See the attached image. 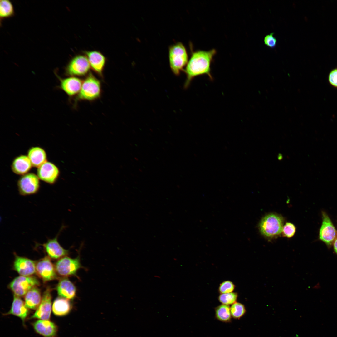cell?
Wrapping results in <instances>:
<instances>
[{"label": "cell", "mask_w": 337, "mask_h": 337, "mask_svg": "<svg viewBox=\"0 0 337 337\" xmlns=\"http://www.w3.org/2000/svg\"><path fill=\"white\" fill-rule=\"evenodd\" d=\"M169 59L173 72L175 75H179L188 61L186 48L182 43L177 42L170 46Z\"/></svg>", "instance_id": "obj_2"}, {"label": "cell", "mask_w": 337, "mask_h": 337, "mask_svg": "<svg viewBox=\"0 0 337 337\" xmlns=\"http://www.w3.org/2000/svg\"><path fill=\"white\" fill-rule=\"evenodd\" d=\"M283 224L282 218L280 215L271 213L265 216L261 221L259 228L261 233L268 237H272L282 232Z\"/></svg>", "instance_id": "obj_3"}, {"label": "cell", "mask_w": 337, "mask_h": 337, "mask_svg": "<svg viewBox=\"0 0 337 337\" xmlns=\"http://www.w3.org/2000/svg\"><path fill=\"white\" fill-rule=\"evenodd\" d=\"M84 53L92 69L102 77L103 71L106 62V58L105 56L97 51H85Z\"/></svg>", "instance_id": "obj_16"}, {"label": "cell", "mask_w": 337, "mask_h": 337, "mask_svg": "<svg viewBox=\"0 0 337 337\" xmlns=\"http://www.w3.org/2000/svg\"><path fill=\"white\" fill-rule=\"evenodd\" d=\"M15 259L13 267L20 275L23 276H30L36 272V265L34 261L25 257L15 254Z\"/></svg>", "instance_id": "obj_15"}, {"label": "cell", "mask_w": 337, "mask_h": 337, "mask_svg": "<svg viewBox=\"0 0 337 337\" xmlns=\"http://www.w3.org/2000/svg\"><path fill=\"white\" fill-rule=\"evenodd\" d=\"M14 7L11 2L8 0L0 1V17L1 20L10 17L14 14Z\"/></svg>", "instance_id": "obj_25"}, {"label": "cell", "mask_w": 337, "mask_h": 337, "mask_svg": "<svg viewBox=\"0 0 337 337\" xmlns=\"http://www.w3.org/2000/svg\"><path fill=\"white\" fill-rule=\"evenodd\" d=\"M237 297V293L232 292L220 294L218 296V300L222 304L229 305L236 302Z\"/></svg>", "instance_id": "obj_27"}, {"label": "cell", "mask_w": 337, "mask_h": 337, "mask_svg": "<svg viewBox=\"0 0 337 337\" xmlns=\"http://www.w3.org/2000/svg\"><path fill=\"white\" fill-rule=\"evenodd\" d=\"M51 310V290L47 288L44 292L40 304L31 318L49 320Z\"/></svg>", "instance_id": "obj_12"}, {"label": "cell", "mask_w": 337, "mask_h": 337, "mask_svg": "<svg viewBox=\"0 0 337 337\" xmlns=\"http://www.w3.org/2000/svg\"><path fill=\"white\" fill-rule=\"evenodd\" d=\"M32 325L36 332L44 337H55L57 335L56 325L49 320H38Z\"/></svg>", "instance_id": "obj_17"}, {"label": "cell", "mask_w": 337, "mask_h": 337, "mask_svg": "<svg viewBox=\"0 0 337 337\" xmlns=\"http://www.w3.org/2000/svg\"><path fill=\"white\" fill-rule=\"evenodd\" d=\"M42 298L40 290L37 287L30 290L25 295V304L28 309H37L40 304Z\"/></svg>", "instance_id": "obj_21"}, {"label": "cell", "mask_w": 337, "mask_h": 337, "mask_svg": "<svg viewBox=\"0 0 337 337\" xmlns=\"http://www.w3.org/2000/svg\"><path fill=\"white\" fill-rule=\"evenodd\" d=\"M27 156L33 167L38 168L46 161V152L39 147L30 148L28 151Z\"/></svg>", "instance_id": "obj_22"}, {"label": "cell", "mask_w": 337, "mask_h": 337, "mask_svg": "<svg viewBox=\"0 0 337 337\" xmlns=\"http://www.w3.org/2000/svg\"><path fill=\"white\" fill-rule=\"evenodd\" d=\"M65 227H61L56 237L52 239H48L42 246L49 256L53 259H58L66 256L69 253L68 250L64 249L59 244L58 238L61 231Z\"/></svg>", "instance_id": "obj_11"}, {"label": "cell", "mask_w": 337, "mask_h": 337, "mask_svg": "<svg viewBox=\"0 0 337 337\" xmlns=\"http://www.w3.org/2000/svg\"><path fill=\"white\" fill-rule=\"evenodd\" d=\"M230 311L232 318L239 320L245 315L246 310L243 304L236 302L232 305L230 307Z\"/></svg>", "instance_id": "obj_26"}, {"label": "cell", "mask_w": 337, "mask_h": 337, "mask_svg": "<svg viewBox=\"0 0 337 337\" xmlns=\"http://www.w3.org/2000/svg\"><path fill=\"white\" fill-rule=\"evenodd\" d=\"M264 42L265 45L272 48H275L277 44V40L272 33L266 35L264 37Z\"/></svg>", "instance_id": "obj_30"}, {"label": "cell", "mask_w": 337, "mask_h": 337, "mask_svg": "<svg viewBox=\"0 0 337 337\" xmlns=\"http://www.w3.org/2000/svg\"><path fill=\"white\" fill-rule=\"evenodd\" d=\"M32 166L31 163L28 156L20 155L16 158L13 161L12 168L15 173L24 174L31 168Z\"/></svg>", "instance_id": "obj_20"}, {"label": "cell", "mask_w": 337, "mask_h": 337, "mask_svg": "<svg viewBox=\"0 0 337 337\" xmlns=\"http://www.w3.org/2000/svg\"><path fill=\"white\" fill-rule=\"evenodd\" d=\"M36 272L45 282L55 280L57 277L55 267L48 256L40 260L36 263Z\"/></svg>", "instance_id": "obj_10"}, {"label": "cell", "mask_w": 337, "mask_h": 337, "mask_svg": "<svg viewBox=\"0 0 337 337\" xmlns=\"http://www.w3.org/2000/svg\"><path fill=\"white\" fill-rule=\"evenodd\" d=\"M57 290L58 295L67 299L74 298L76 295V289L74 284L68 279L64 278L60 280Z\"/></svg>", "instance_id": "obj_19"}, {"label": "cell", "mask_w": 337, "mask_h": 337, "mask_svg": "<svg viewBox=\"0 0 337 337\" xmlns=\"http://www.w3.org/2000/svg\"><path fill=\"white\" fill-rule=\"evenodd\" d=\"M215 316L218 320L224 323L231 321L232 316L229 305L222 304L215 308Z\"/></svg>", "instance_id": "obj_24"}, {"label": "cell", "mask_w": 337, "mask_h": 337, "mask_svg": "<svg viewBox=\"0 0 337 337\" xmlns=\"http://www.w3.org/2000/svg\"><path fill=\"white\" fill-rule=\"evenodd\" d=\"M333 244L334 251L337 254V237L335 240Z\"/></svg>", "instance_id": "obj_32"}, {"label": "cell", "mask_w": 337, "mask_h": 337, "mask_svg": "<svg viewBox=\"0 0 337 337\" xmlns=\"http://www.w3.org/2000/svg\"><path fill=\"white\" fill-rule=\"evenodd\" d=\"M71 309V305L68 299L60 297L57 298L52 305L53 313L58 316H62L68 314Z\"/></svg>", "instance_id": "obj_23"}, {"label": "cell", "mask_w": 337, "mask_h": 337, "mask_svg": "<svg viewBox=\"0 0 337 337\" xmlns=\"http://www.w3.org/2000/svg\"><path fill=\"white\" fill-rule=\"evenodd\" d=\"M216 53V51L214 49L207 51H192L190 58L184 70L186 75L185 88H188L192 80L199 76L206 75L211 80H213L211 73V65Z\"/></svg>", "instance_id": "obj_1"}, {"label": "cell", "mask_w": 337, "mask_h": 337, "mask_svg": "<svg viewBox=\"0 0 337 337\" xmlns=\"http://www.w3.org/2000/svg\"><path fill=\"white\" fill-rule=\"evenodd\" d=\"M101 91L100 81L90 72L83 82L78 99L93 100L100 97Z\"/></svg>", "instance_id": "obj_4"}, {"label": "cell", "mask_w": 337, "mask_h": 337, "mask_svg": "<svg viewBox=\"0 0 337 337\" xmlns=\"http://www.w3.org/2000/svg\"><path fill=\"white\" fill-rule=\"evenodd\" d=\"M56 75L60 81V88L68 96L72 97L79 93L82 84L80 79L75 76L62 78Z\"/></svg>", "instance_id": "obj_14"}, {"label": "cell", "mask_w": 337, "mask_h": 337, "mask_svg": "<svg viewBox=\"0 0 337 337\" xmlns=\"http://www.w3.org/2000/svg\"><path fill=\"white\" fill-rule=\"evenodd\" d=\"M328 79L330 85L335 88H337V67L330 72Z\"/></svg>", "instance_id": "obj_31"}, {"label": "cell", "mask_w": 337, "mask_h": 337, "mask_svg": "<svg viewBox=\"0 0 337 337\" xmlns=\"http://www.w3.org/2000/svg\"><path fill=\"white\" fill-rule=\"evenodd\" d=\"M55 267L57 273L60 276L64 277L75 276L78 279L77 271L83 268L81 263L79 255L75 258L67 256L63 257L57 261Z\"/></svg>", "instance_id": "obj_5"}, {"label": "cell", "mask_w": 337, "mask_h": 337, "mask_svg": "<svg viewBox=\"0 0 337 337\" xmlns=\"http://www.w3.org/2000/svg\"><path fill=\"white\" fill-rule=\"evenodd\" d=\"M39 281L35 277L20 276L11 282L9 287L14 295L18 297L25 295L31 289L39 286Z\"/></svg>", "instance_id": "obj_6"}, {"label": "cell", "mask_w": 337, "mask_h": 337, "mask_svg": "<svg viewBox=\"0 0 337 337\" xmlns=\"http://www.w3.org/2000/svg\"><path fill=\"white\" fill-rule=\"evenodd\" d=\"M322 214V221L319 231V238L330 246L337 237V231L327 214L323 211Z\"/></svg>", "instance_id": "obj_9"}, {"label": "cell", "mask_w": 337, "mask_h": 337, "mask_svg": "<svg viewBox=\"0 0 337 337\" xmlns=\"http://www.w3.org/2000/svg\"><path fill=\"white\" fill-rule=\"evenodd\" d=\"M59 173L58 168L50 162L46 161L38 168L37 174L39 178L50 184L55 183Z\"/></svg>", "instance_id": "obj_13"}, {"label": "cell", "mask_w": 337, "mask_h": 337, "mask_svg": "<svg viewBox=\"0 0 337 337\" xmlns=\"http://www.w3.org/2000/svg\"><path fill=\"white\" fill-rule=\"evenodd\" d=\"M29 310L25 305V303L19 297L15 295L10 310L4 314V315H12L20 318L23 325L29 314Z\"/></svg>", "instance_id": "obj_18"}, {"label": "cell", "mask_w": 337, "mask_h": 337, "mask_svg": "<svg viewBox=\"0 0 337 337\" xmlns=\"http://www.w3.org/2000/svg\"><path fill=\"white\" fill-rule=\"evenodd\" d=\"M39 178L32 173L26 174L22 177L17 182L19 193L22 196L34 194L40 188Z\"/></svg>", "instance_id": "obj_8"}, {"label": "cell", "mask_w": 337, "mask_h": 337, "mask_svg": "<svg viewBox=\"0 0 337 337\" xmlns=\"http://www.w3.org/2000/svg\"><path fill=\"white\" fill-rule=\"evenodd\" d=\"M235 287V285L232 281H225L220 284L218 291L220 294L231 293L233 292Z\"/></svg>", "instance_id": "obj_28"}, {"label": "cell", "mask_w": 337, "mask_h": 337, "mask_svg": "<svg viewBox=\"0 0 337 337\" xmlns=\"http://www.w3.org/2000/svg\"><path fill=\"white\" fill-rule=\"evenodd\" d=\"M295 231V226L292 223L287 222L283 226L282 232L284 237L290 238L294 235Z\"/></svg>", "instance_id": "obj_29"}, {"label": "cell", "mask_w": 337, "mask_h": 337, "mask_svg": "<svg viewBox=\"0 0 337 337\" xmlns=\"http://www.w3.org/2000/svg\"><path fill=\"white\" fill-rule=\"evenodd\" d=\"M90 67L85 55H77L70 61L65 69L66 74L71 76H82L87 74Z\"/></svg>", "instance_id": "obj_7"}]
</instances>
